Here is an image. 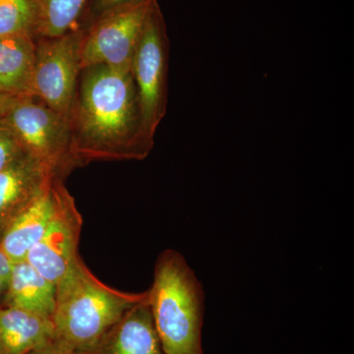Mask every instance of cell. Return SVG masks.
<instances>
[{
  "label": "cell",
  "mask_w": 354,
  "mask_h": 354,
  "mask_svg": "<svg viewBox=\"0 0 354 354\" xmlns=\"http://www.w3.org/2000/svg\"><path fill=\"white\" fill-rule=\"evenodd\" d=\"M55 341L53 319L0 306V354H28Z\"/></svg>",
  "instance_id": "cell-12"
},
{
  "label": "cell",
  "mask_w": 354,
  "mask_h": 354,
  "mask_svg": "<svg viewBox=\"0 0 354 354\" xmlns=\"http://www.w3.org/2000/svg\"><path fill=\"white\" fill-rule=\"evenodd\" d=\"M92 354H165L153 324L148 295L128 310L102 337Z\"/></svg>",
  "instance_id": "cell-10"
},
{
  "label": "cell",
  "mask_w": 354,
  "mask_h": 354,
  "mask_svg": "<svg viewBox=\"0 0 354 354\" xmlns=\"http://www.w3.org/2000/svg\"><path fill=\"white\" fill-rule=\"evenodd\" d=\"M14 262L9 258V256L4 252L2 247L0 246V281H3L7 286L11 272H12Z\"/></svg>",
  "instance_id": "cell-20"
},
{
  "label": "cell",
  "mask_w": 354,
  "mask_h": 354,
  "mask_svg": "<svg viewBox=\"0 0 354 354\" xmlns=\"http://www.w3.org/2000/svg\"><path fill=\"white\" fill-rule=\"evenodd\" d=\"M169 41L157 0H153L131 64L147 134L156 132L167 111Z\"/></svg>",
  "instance_id": "cell-4"
},
{
  "label": "cell",
  "mask_w": 354,
  "mask_h": 354,
  "mask_svg": "<svg viewBox=\"0 0 354 354\" xmlns=\"http://www.w3.org/2000/svg\"><path fill=\"white\" fill-rule=\"evenodd\" d=\"M138 1H143V0H92L91 8H92V13L95 19L97 16L106 12V11L111 10L114 7Z\"/></svg>",
  "instance_id": "cell-18"
},
{
  "label": "cell",
  "mask_w": 354,
  "mask_h": 354,
  "mask_svg": "<svg viewBox=\"0 0 354 354\" xmlns=\"http://www.w3.org/2000/svg\"><path fill=\"white\" fill-rule=\"evenodd\" d=\"M68 121L72 169L101 160H145L155 145L144 127L131 70L82 69Z\"/></svg>",
  "instance_id": "cell-1"
},
{
  "label": "cell",
  "mask_w": 354,
  "mask_h": 354,
  "mask_svg": "<svg viewBox=\"0 0 354 354\" xmlns=\"http://www.w3.org/2000/svg\"><path fill=\"white\" fill-rule=\"evenodd\" d=\"M15 97H9V95L2 94V93L0 92V120L3 118L7 109H9V106L12 104V102L15 101Z\"/></svg>",
  "instance_id": "cell-21"
},
{
  "label": "cell",
  "mask_w": 354,
  "mask_h": 354,
  "mask_svg": "<svg viewBox=\"0 0 354 354\" xmlns=\"http://www.w3.org/2000/svg\"><path fill=\"white\" fill-rule=\"evenodd\" d=\"M57 178L53 169L27 153L0 171V235Z\"/></svg>",
  "instance_id": "cell-9"
},
{
  "label": "cell",
  "mask_w": 354,
  "mask_h": 354,
  "mask_svg": "<svg viewBox=\"0 0 354 354\" xmlns=\"http://www.w3.org/2000/svg\"><path fill=\"white\" fill-rule=\"evenodd\" d=\"M86 28L55 38L37 39L34 97L68 118L82 71L81 46Z\"/></svg>",
  "instance_id": "cell-6"
},
{
  "label": "cell",
  "mask_w": 354,
  "mask_h": 354,
  "mask_svg": "<svg viewBox=\"0 0 354 354\" xmlns=\"http://www.w3.org/2000/svg\"><path fill=\"white\" fill-rule=\"evenodd\" d=\"M88 0H32L36 39L55 38L78 29Z\"/></svg>",
  "instance_id": "cell-15"
},
{
  "label": "cell",
  "mask_w": 354,
  "mask_h": 354,
  "mask_svg": "<svg viewBox=\"0 0 354 354\" xmlns=\"http://www.w3.org/2000/svg\"><path fill=\"white\" fill-rule=\"evenodd\" d=\"M147 295L148 291L128 293L109 288L79 257L55 285V341L77 353H92L128 310Z\"/></svg>",
  "instance_id": "cell-2"
},
{
  "label": "cell",
  "mask_w": 354,
  "mask_h": 354,
  "mask_svg": "<svg viewBox=\"0 0 354 354\" xmlns=\"http://www.w3.org/2000/svg\"><path fill=\"white\" fill-rule=\"evenodd\" d=\"M82 225V216L75 200L65 187L64 178H58L55 214L43 236L25 260L57 285L80 257L78 245Z\"/></svg>",
  "instance_id": "cell-8"
},
{
  "label": "cell",
  "mask_w": 354,
  "mask_h": 354,
  "mask_svg": "<svg viewBox=\"0 0 354 354\" xmlns=\"http://www.w3.org/2000/svg\"><path fill=\"white\" fill-rule=\"evenodd\" d=\"M57 179L0 235V246L14 263L25 260L46 232L57 208Z\"/></svg>",
  "instance_id": "cell-11"
},
{
  "label": "cell",
  "mask_w": 354,
  "mask_h": 354,
  "mask_svg": "<svg viewBox=\"0 0 354 354\" xmlns=\"http://www.w3.org/2000/svg\"><path fill=\"white\" fill-rule=\"evenodd\" d=\"M36 12L32 0H0V38L35 36Z\"/></svg>",
  "instance_id": "cell-16"
},
{
  "label": "cell",
  "mask_w": 354,
  "mask_h": 354,
  "mask_svg": "<svg viewBox=\"0 0 354 354\" xmlns=\"http://www.w3.org/2000/svg\"><path fill=\"white\" fill-rule=\"evenodd\" d=\"M28 354H92V353H77V351H72L64 344H59V342L55 341L48 344V346H44L43 348L32 351L31 353Z\"/></svg>",
  "instance_id": "cell-19"
},
{
  "label": "cell",
  "mask_w": 354,
  "mask_h": 354,
  "mask_svg": "<svg viewBox=\"0 0 354 354\" xmlns=\"http://www.w3.org/2000/svg\"><path fill=\"white\" fill-rule=\"evenodd\" d=\"M148 301L165 354H203L204 291L180 253L160 254Z\"/></svg>",
  "instance_id": "cell-3"
},
{
  "label": "cell",
  "mask_w": 354,
  "mask_h": 354,
  "mask_svg": "<svg viewBox=\"0 0 354 354\" xmlns=\"http://www.w3.org/2000/svg\"><path fill=\"white\" fill-rule=\"evenodd\" d=\"M24 153L12 130L0 120V171Z\"/></svg>",
  "instance_id": "cell-17"
},
{
  "label": "cell",
  "mask_w": 354,
  "mask_h": 354,
  "mask_svg": "<svg viewBox=\"0 0 354 354\" xmlns=\"http://www.w3.org/2000/svg\"><path fill=\"white\" fill-rule=\"evenodd\" d=\"M37 39L0 38V92L15 99L34 97Z\"/></svg>",
  "instance_id": "cell-13"
},
{
  "label": "cell",
  "mask_w": 354,
  "mask_h": 354,
  "mask_svg": "<svg viewBox=\"0 0 354 354\" xmlns=\"http://www.w3.org/2000/svg\"><path fill=\"white\" fill-rule=\"evenodd\" d=\"M6 286L3 281H0V305H1L2 297H3L4 291H6Z\"/></svg>",
  "instance_id": "cell-22"
},
{
  "label": "cell",
  "mask_w": 354,
  "mask_h": 354,
  "mask_svg": "<svg viewBox=\"0 0 354 354\" xmlns=\"http://www.w3.org/2000/svg\"><path fill=\"white\" fill-rule=\"evenodd\" d=\"M0 306L27 310L53 319L55 285L41 276L28 261L15 262Z\"/></svg>",
  "instance_id": "cell-14"
},
{
  "label": "cell",
  "mask_w": 354,
  "mask_h": 354,
  "mask_svg": "<svg viewBox=\"0 0 354 354\" xmlns=\"http://www.w3.org/2000/svg\"><path fill=\"white\" fill-rule=\"evenodd\" d=\"M1 120L12 130L25 153L64 178L71 171L68 118L34 97L16 99Z\"/></svg>",
  "instance_id": "cell-5"
},
{
  "label": "cell",
  "mask_w": 354,
  "mask_h": 354,
  "mask_svg": "<svg viewBox=\"0 0 354 354\" xmlns=\"http://www.w3.org/2000/svg\"><path fill=\"white\" fill-rule=\"evenodd\" d=\"M153 0L114 7L97 16L84 35L82 69L95 65L131 70L144 23Z\"/></svg>",
  "instance_id": "cell-7"
}]
</instances>
